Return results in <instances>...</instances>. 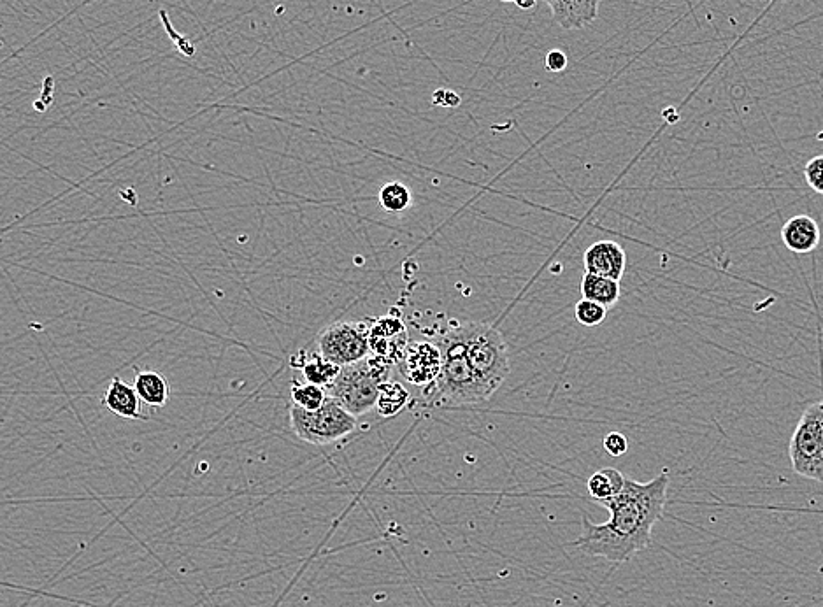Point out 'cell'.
Instances as JSON below:
<instances>
[{
  "mask_svg": "<svg viewBox=\"0 0 823 607\" xmlns=\"http://www.w3.org/2000/svg\"><path fill=\"white\" fill-rule=\"evenodd\" d=\"M667 490V471L648 483L625 479L622 492L602 504L611 515L608 522L592 523L583 516V532L569 544L590 557L606 558L613 564L627 562L652 544L653 527L666 508Z\"/></svg>",
  "mask_w": 823,
  "mask_h": 607,
  "instance_id": "1",
  "label": "cell"
},
{
  "mask_svg": "<svg viewBox=\"0 0 823 607\" xmlns=\"http://www.w3.org/2000/svg\"><path fill=\"white\" fill-rule=\"evenodd\" d=\"M437 346L443 357V369L434 383V404L471 406L487 402L488 397L483 392L467 357L466 323L446 330L443 336L439 337Z\"/></svg>",
  "mask_w": 823,
  "mask_h": 607,
  "instance_id": "2",
  "label": "cell"
},
{
  "mask_svg": "<svg viewBox=\"0 0 823 607\" xmlns=\"http://www.w3.org/2000/svg\"><path fill=\"white\" fill-rule=\"evenodd\" d=\"M392 364L383 358L360 360L357 364L344 365L336 381L327 388L330 399L336 400L353 416H362L376 408L380 388L388 381Z\"/></svg>",
  "mask_w": 823,
  "mask_h": 607,
  "instance_id": "3",
  "label": "cell"
},
{
  "mask_svg": "<svg viewBox=\"0 0 823 607\" xmlns=\"http://www.w3.org/2000/svg\"><path fill=\"white\" fill-rule=\"evenodd\" d=\"M467 357L488 399L511 372L508 344L499 329L487 323H466Z\"/></svg>",
  "mask_w": 823,
  "mask_h": 607,
  "instance_id": "4",
  "label": "cell"
},
{
  "mask_svg": "<svg viewBox=\"0 0 823 607\" xmlns=\"http://www.w3.org/2000/svg\"><path fill=\"white\" fill-rule=\"evenodd\" d=\"M290 425L295 436L313 446L337 443L357 429V416L348 413L336 400L327 399L316 411L292 406Z\"/></svg>",
  "mask_w": 823,
  "mask_h": 607,
  "instance_id": "5",
  "label": "cell"
},
{
  "mask_svg": "<svg viewBox=\"0 0 823 607\" xmlns=\"http://www.w3.org/2000/svg\"><path fill=\"white\" fill-rule=\"evenodd\" d=\"M790 462L802 478L823 481V400L802 413L790 439Z\"/></svg>",
  "mask_w": 823,
  "mask_h": 607,
  "instance_id": "6",
  "label": "cell"
},
{
  "mask_svg": "<svg viewBox=\"0 0 823 607\" xmlns=\"http://www.w3.org/2000/svg\"><path fill=\"white\" fill-rule=\"evenodd\" d=\"M373 323L374 320L332 323L318 336V353L339 367L365 360L371 353L369 334Z\"/></svg>",
  "mask_w": 823,
  "mask_h": 607,
  "instance_id": "7",
  "label": "cell"
},
{
  "mask_svg": "<svg viewBox=\"0 0 823 607\" xmlns=\"http://www.w3.org/2000/svg\"><path fill=\"white\" fill-rule=\"evenodd\" d=\"M443 369V357L437 344L409 343L408 351L401 360V372L411 385L429 386L436 383Z\"/></svg>",
  "mask_w": 823,
  "mask_h": 607,
  "instance_id": "8",
  "label": "cell"
},
{
  "mask_svg": "<svg viewBox=\"0 0 823 607\" xmlns=\"http://www.w3.org/2000/svg\"><path fill=\"white\" fill-rule=\"evenodd\" d=\"M369 346L374 357L387 360L388 364L399 362L408 351V332L404 323L394 316H385L380 320H374L369 334Z\"/></svg>",
  "mask_w": 823,
  "mask_h": 607,
  "instance_id": "9",
  "label": "cell"
},
{
  "mask_svg": "<svg viewBox=\"0 0 823 607\" xmlns=\"http://www.w3.org/2000/svg\"><path fill=\"white\" fill-rule=\"evenodd\" d=\"M585 271L620 281L627 267V255L615 241H599L585 251Z\"/></svg>",
  "mask_w": 823,
  "mask_h": 607,
  "instance_id": "10",
  "label": "cell"
},
{
  "mask_svg": "<svg viewBox=\"0 0 823 607\" xmlns=\"http://www.w3.org/2000/svg\"><path fill=\"white\" fill-rule=\"evenodd\" d=\"M552 9L553 22L562 29L578 30L594 23L602 0H543Z\"/></svg>",
  "mask_w": 823,
  "mask_h": 607,
  "instance_id": "11",
  "label": "cell"
},
{
  "mask_svg": "<svg viewBox=\"0 0 823 607\" xmlns=\"http://www.w3.org/2000/svg\"><path fill=\"white\" fill-rule=\"evenodd\" d=\"M820 227L809 215L792 216L781 229V241L792 253H811L820 244Z\"/></svg>",
  "mask_w": 823,
  "mask_h": 607,
  "instance_id": "12",
  "label": "cell"
},
{
  "mask_svg": "<svg viewBox=\"0 0 823 607\" xmlns=\"http://www.w3.org/2000/svg\"><path fill=\"white\" fill-rule=\"evenodd\" d=\"M143 400L137 393L136 386H130L120 378H115L104 395V406L120 418L127 420H146L143 413Z\"/></svg>",
  "mask_w": 823,
  "mask_h": 607,
  "instance_id": "13",
  "label": "cell"
},
{
  "mask_svg": "<svg viewBox=\"0 0 823 607\" xmlns=\"http://www.w3.org/2000/svg\"><path fill=\"white\" fill-rule=\"evenodd\" d=\"M134 386L144 404L151 408H164L171 397L169 383L155 371H137Z\"/></svg>",
  "mask_w": 823,
  "mask_h": 607,
  "instance_id": "14",
  "label": "cell"
},
{
  "mask_svg": "<svg viewBox=\"0 0 823 607\" xmlns=\"http://www.w3.org/2000/svg\"><path fill=\"white\" fill-rule=\"evenodd\" d=\"M581 295L583 299L592 300L609 309L616 306V302L620 300L622 288H620V281L585 272V276L581 279Z\"/></svg>",
  "mask_w": 823,
  "mask_h": 607,
  "instance_id": "15",
  "label": "cell"
},
{
  "mask_svg": "<svg viewBox=\"0 0 823 607\" xmlns=\"http://www.w3.org/2000/svg\"><path fill=\"white\" fill-rule=\"evenodd\" d=\"M625 476L615 467H604L594 472L587 481L588 495L597 504H604L608 500L615 499L618 493L622 492L625 486Z\"/></svg>",
  "mask_w": 823,
  "mask_h": 607,
  "instance_id": "16",
  "label": "cell"
},
{
  "mask_svg": "<svg viewBox=\"0 0 823 607\" xmlns=\"http://www.w3.org/2000/svg\"><path fill=\"white\" fill-rule=\"evenodd\" d=\"M339 372H341V367L332 364L320 353H311L302 364V374H304L306 381L313 383V385L322 386V388H329L336 381Z\"/></svg>",
  "mask_w": 823,
  "mask_h": 607,
  "instance_id": "17",
  "label": "cell"
},
{
  "mask_svg": "<svg viewBox=\"0 0 823 607\" xmlns=\"http://www.w3.org/2000/svg\"><path fill=\"white\" fill-rule=\"evenodd\" d=\"M409 392L397 381H385L380 388V399H378V413L381 416H395L401 413L404 406L408 404Z\"/></svg>",
  "mask_w": 823,
  "mask_h": 607,
  "instance_id": "18",
  "label": "cell"
},
{
  "mask_svg": "<svg viewBox=\"0 0 823 607\" xmlns=\"http://www.w3.org/2000/svg\"><path fill=\"white\" fill-rule=\"evenodd\" d=\"M290 393H292L294 406L308 409V411H316V409L323 408V404L329 399L327 388L313 385V383H304V385H302L299 381H294Z\"/></svg>",
  "mask_w": 823,
  "mask_h": 607,
  "instance_id": "19",
  "label": "cell"
},
{
  "mask_svg": "<svg viewBox=\"0 0 823 607\" xmlns=\"http://www.w3.org/2000/svg\"><path fill=\"white\" fill-rule=\"evenodd\" d=\"M411 190L399 181L388 183L380 190V206L390 213H401L411 206Z\"/></svg>",
  "mask_w": 823,
  "mask_h": 607,
  "instance_id": "20",
  "label": "cell"
},
{
  "mask_svg": "<svg viewBox=\"0 0 823 607\" xmlns=\"http://www.w3.org/2000/svg\"><path fill=\"white\" fill-rule=\"evenodd\" d=\"M574 315H576V320H578V323H581V325H585V327H597V325H601V323L606 320L608 308H604V306L597 304V302H592V300L583 299L576 304Z\"/></svg>",
  "mask_w": 823,
  "mask_h": 607,
  "instance_id": "21",
  "label": "cell"
},
{
  "mask_svg": "<svg viewBox=\"0 0 823 607\" xmlns=\"http://www.w3.org/2000/svg\"><path fill=\"white\" fill-rule=\"evenodd\" d=\"M804 178L809 188L823 195V155L813 157L804 167Z\"/></svg>",
  "mask_w": 823,
  "mask_h": 607,
  "instance_id": "22",
  "label": "cell"
},
{
  "mask_svg": "<svg viewBox=\"0 0 823 607\" xmlns=\"http://www.w3.org/2000/svg\"><path fill=\"white\" fill-rule=\"evenodd\" d=\"M604 450L608 451L611 457H622L629 450V441L620 432H609L608 436L604 437Z\"/></svg>",
  "mask_w": 823,
  "mask_h": 607,
  "instance_id": "23",
  "label": "cell"
},
{
  "mask_svg": "<svg viewBox=\"0 0 823 607\" xmlns=\"http://www.w3.org/2000/svg\"><path fill=\"white\" fill-rule=\"evenodd\" d=\"M544 67L548 72H562L566 71L567 55L562 50L548 51L546 60H544Z\"/></svg>",
  "mask_w": 823,
  "mask_h": 607,
  "instance_id": "24",
  "label": "cell"
},
{
  "mask_svg": "<svg viewBox=\"0 0 823 607\" xmlns=\"http://www.w3.org/2000/svg\"><path fill=\"white\" fill-rule=\"evenodd\" d=\"M434 104H441L444 108H457L460 104V97L450 90H437L434 93Z\"/></svg>",
  "mask_w": 823,
  "mask_h": 607,
  "instance_id": "25",
  "label": "cell"
},
{
  "mask_svg": "<svg viewBox=\"0 0 823 607\" xmlns=\"http://www.w3.org/2000/svg\"><path fill=\"white\" fill-rule=\"evenodd\" d=\"M502 2H515L520 9H532L536 6L537 0H502Z\"/></svg>",
  "mask_w": 823,
  "mask_h": 607,
  "instance_id": "26",
  "label": "cell"
}]
</instances>
